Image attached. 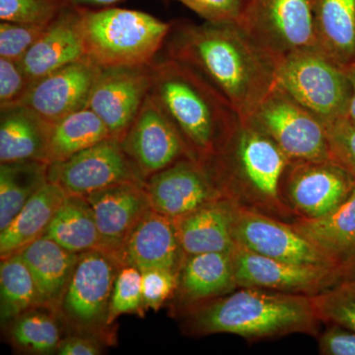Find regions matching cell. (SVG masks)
Here are the masks:
<instances>
[{
	"instance_id": "1",
	"label": "cell",
	"mask_w": 355,
	"mask_h": 355,
	"mask_svg": "<svg viewBox=\"0 0 355 355\" xmlns=\"http://www.w3.org/2000/svg\"><path fill=\"white\" fill-rule=\"evenodd\" d=\"M167 53L211 84L243 121L275 85L279 60L236 23L173 26Z\"/></svg>"
},
{
	"instance_id": "2",
	"label": "cell",
	"mask_w": 355,
	"mask_h": 355,
	"mask_svg": "<svg viewBox=\"0 0 355 355\" xmlns=\"http://www.w3.org/2000/svg\"><path fill=\"white\" fill-rule=\"evenodd\" d=\"M150 95L181 135L191 156L209 162L241 123L230 103L197 71L174 58L154 62Z\"/></svg>"
},
{
	"instance_id": "3",
	"label": "cell",
	"mask_w": 355,
	"mask_h": 355,
	"mask_svg": "<svg viewBox=\"0 0 355 355\" xmlns=\"http://www.w3.org/2000/svg\"><path fill=\"white\" fill-rule=\"evenodd\" d=\"M187 312L184 328L190 335L232 334L249 340L314 334L320 321L311 296L252 287H240Z\"/></svg>"
},
{
	"instance_id": "4",
	"label": "cell",
	"mask_w": 355,
	"mask_h": 355,
	"mask_svg": "<svg viewBox=\"0 0 355 355\" xmlns=\"http://www.w3.org/2000/svg\"><path fill=\"white\" fill-rule=\"evenodd\" d=\"M172 27L141 11L81 8L86 57L101 67L153 64Z\"/></svg>"
},
{
	"instance_id": "5",
	"label": "cell",
	"mask_w": 355,
	"mask_h": 355,
	"mask_svg": "<svg viewBox=\"0 0 355 355\" xmlns=\"http://www.w3.org/2000/svg\"><path fill=\"white\" fill-rule=\"evenodd\" d=\"M207 163L229 197L242 193L282 207V178L291 160L250 121L242 120L221 153Z\"/></svg>"
},
{
	"instance_id": "6",
	"label": "cell",
	"mask_w": 355,
	"mask_h": 355,
	"mask_svg": "<svg viewBox=\"0 0 355 355\" xmlns=\"http://www.w3.org/2000/svg\"><path fill=\"white\" fill-rule=\"evenodd\" d=\"M275 84L324 127L347 116L352 93L349 74L323 51H298L279 58Z\"/></svg>"
},
{
	"instance_id": "7",
	"label": "cell",
	"mask_w": 355,
	"mask_h": 355,
	"mask_svg": "<svg viewBox=\"0 0 355 355\" xmlns=\"http://www.w3.org/2000/svg\"><path fill=\"white\" fill-rule=\"evenodd\" d=\"M121 266L103 250L81 254L58 306L60 319L77 333L100 340L106 336L111 327L108 317L112 292Z\"/></svg>"
},
{
	"instance_id": "8",
	"label": "cell",
	"mask_w": 355,
	"mask_h": 355,
	"mask_svg": "<svg viewBox=\"0 0 355 355\" xmlns=\"http://www.w3.org/2000/svg\"><path fill=\"white\" fill-rule=\"evenodd\" d=\"M244 121L272 139L291 162L333 160L324 123L277 84Z\"/></svg>"
},
{
	"instance_id": "9",
	"label": "cell",
	"mask_w": 355,
	"mask_h": 355,
	"mask_svg": "<svg viewBox=\"0 0 355 355\" xmlns=\"http://www.w3.org/2000/svg\"><path fill=\"white\" fill-rule=\"evenodd\" d=\"M240 25L277 60L319 50L313 0H249Z\"/></svg>"
},
{
	"instance_id": "10",
	"label": "cell",
	"mask_w": 355,
	"mask_h": 355,
	"mask_svg": "<svg viewBox=\"0 0 355 355\" xmlns=\"http://www.w3.org/2000/svg\"><path fill=\"white\" fill-rule=\"evenodd\" d=\"M49 181L67 195L86 196L123 183L146 184L121 142L103 140L62 162L49 166Z\"/></svg>"
},
{
	"instance_id": "11",
	"label": "cell",
	"mask_w": 355,
	"mask_h": 355,
	"mask_svg": "<svg viewBox=\"0 0 355 355\" xmlns=\"http://www.w3.org/2000/svg\"><path fill=\"white\" fill-rule=\"evenodd\" d=\"M146 188L151 209L174 220L228 197L209 163L191 157L149 177Z\"/></svg>"
},
{
	"instance_id": "12",
	"label": "cell",
	"mask_w": 355,
	"mask_h": 355,
	"mask_svg": "<svg viewBox=\"0 0 355 355\" xmlns=\"http://www.w3.org/2000/svg\"><path fill=\"white\" fill-rule=\"evenodd\" d=\"M282 187L303 218H321L338 209L355 188V178L334 160L299 161L287 166Z\"/></svg>"
},
{
	"instance_id": "13",
	"label": "cell",
	"mask_w": 355,
	"mask_h": 355,
	"mask_svg": "<svg viewBox=\"0 0 355 355\" xmlns=\"http://www.w3.org/2000/svg\"><path fill=\"white\" fill-rule=\"evenodd\" d=\"M232 228L236 246L248 251L275 260L338 268L292 224L277 220L237 202Z\"/></svg>"
},
{
	"instance_id": "14",
	"label": "cell",
	"mask_w": 355,
	"mask_h": 355,
	"mask_svg": "<svg viewBox=\"0 0 355 355\" xmlns=\"http://www.w3.org/2000/svg\"><path fill=\"white\" fill-rule=\"evenodd\" d=\"M233 261L238 288L252 287L312 296L342 282L338 268L275 260L237 246Z\"/></svg>"
},
{
	"instance_id": "15",
	"label": "cell",
	"mask_w": 355,
	"mask_h": 355,
	"mask_svg": "<svg viewBox=\"0 0 355 355\" xmlns=\"http://www.w3.org/2000/svg\"><path fill=\"white\" fill-rule=\"evenodd\" d=\"M121 146L144 180L184 158H193L153 96H147Z\"/></svg>"
},
{
	"instance_id": "16",
	"label": "cell",
	"mask_w": 355,
	"mask_h": 355,
	"mask_svg": "<svg viewBox=\"0 0 355 355\" xmlns=\"http://www.w3.org/2000/svg\"><path fill=\"white\" fill-rule=\"evenodd\" d=\"M151 65L102 67L87 107L106 125L112 139L121 141L150 94Z\"/></svg>"
},
{
	"instance_id": "17",
	"label": "cell",
	"mask_w": 355,
	"mask_h": 355,
	"mask_svg": "<svg viewBox=\"0 0 355 355\" xmlns=\"http://www.w3.org/2000/svg\"><path fill=\"white\" fill-rule=\"evenodd\" d=\"M101 69L91 58H81L35 81L20 104L48 123H55L87 107Z\"/></svg>"
},
{
	"instance_id": "18",
	"label": "cell",
	"mask_w": 355,
	"mask_h": 355,
	"mask_svg": "<svg viewBox=\"0 0 355 355\" xmlns=\"http://www.w3.org/2000/svg\"><path fill=\"white\" fill-rule=\"evenodd\" d=\"M99 231L100 250L116 257L128 235L151 209L146 184L123 183L86 196Z\"/></svg>"
},
{
	"instance_id": "19",
	"label": "cell",
	"mask_w": 355,
	"mask_h": 355,
	"mask_svg": "<svg viewBox=\"0 0 355 355\" xmlns=\"http://www.w3.org/2000/svg\"><path fill=\"white\" fill-rule=\"evenodd\" d=\"M184 257L174 219L150 209L114 258L121 266H135L140 272L158 268L178 273Z\"/></svg>"
},
{
	"instance_id": "20",
	"label": "cell",
	"mask_w": 355,
	"mask_h": 355,
	"mask_svg": "<svg viewBox=\"0 0 355 355\" xmlns=\"http://www.w3.org/2000/svg\"><path fill=\"white\" fill-rule=\"evenodd\" d=\"M81 8L65 6L19 64L30 85L65 65L86 58L80 30Z\"/></svg>"
},
{
	"instance_id": "21",
	"label": "cell",
	"mask_w": 355,
	"mask_h": 355,
	"mask_svg": "<svg viewBox=\"0 0 355 355\" xmlns=\"http://www.w3.org/2000/svg\"><path fill=\"white\" fill-rule=\"evenodd\" d=\"M234 200L231 197L219 198L175 220L184 256L234 251Z\"/></svg>"
},
{
	"instance_id": "22",
	"label": "cell",
	"mask_w": 355,
	"mask_h": 355,
	"mask_svg": "<svg viewBox=\"0 0 355 355\" xmlns=\"http://www.w3.org/2000/svg\"><path fill=\"white\" fill-rule=\"evenodd\" d=\"M238 288L233 252L184 256L178 272L177 293L189 308L221 297Z\"/></svg>"
},
{
	"instance_id": "23",
	"label": "cell",
	"mask_w": 355,
	"mask_h": 355,
	"mask_svg": "<svg viewBox=\"0 0 355 355\" xmlns=\"http://www.w3.org/2000/svg\"><path fill=\"white\" fill-rule=\"evenodd\" d=\"M36 284L40 306L57 311L81 254L72 253L48 237L21 250Z\"/></svg>"
},
{
	"instance_id": "24",
	"label": "cell",
	"mask_w": 355,
	"mask_h": 355,
	"mask_svg": "<svg viewBox=\"0 0 355 355\" xmlns=\"http://www.w3.org/2000/svg\"><path fill=\"white\" fill-rule=\"evenodd\" d=\"M0 110V163L48 162L51 123L20 103Z\"/></svg>"
},
{
	"instance_id": "25",
	"label": "cell",
	"mask_w": 355,
	"mask_h": 355,
	"mask_svg": "<svg viewBox=\"0 0 355 355\" xmlns=\"http://www.w3.org/2000/svg\"><path fill=\"white\" fill-rule=\"evenodd\" d=\"M292 226L342 275L343 268L355 257V188L349 198L329 216L316 219L299 217Z\"/></svg>"
},
{
	"instance_id": "26",
	"label": "cell",
	"mask_w": 355,
	"mask_h": 355,
	"mask_svg": "<svg viewBox=\"0 0 355 355\" xmlns=\"http://www.w3.org/2000/svg\"><path fill=\"white\" fill-rule=\"evenodd\" d=\"M67 193L58 184L48 181L22 207L7 227L0 231L1 258L18 253L43 237L51 219Z\"/></svg>"
},
{
	"instance_id": "27",
	"label": "cell",
	"mask_w": 355,
	"mask_h": 355,
	"mask_svg": "<svg viewBox=\"0 0 355 355\" xmlns=\"http://www.w3.org/2000/svg\"><path fill=\"white\" fill-rule=\"evenodd\" d=\"M319 50L345 69L355 65V0H313Z\"/></svg>"
},
{
	"instance_id": "28",
	"label": "cell",
	"mask_w": 355,
	"mask_h": 355,
	"mask_svg": "<svg viewBox=\"0 0 355 355\" xmlns=\"http://www.w3.org/2000/svg\"><path fill=\"white\" fill-rule=\"evenodd\" d=\"M44 236L76 254L100 249L101 245L92 207L83 196H67Z\"/></svg>"
},
{
	"instance_id": "29",
	"label": "cell",
	"mask_w": 355,
	"mask_h": 355,
	"mask_svg": "<svg viewBox=\"0 0 355 355\" xmlns=\"http://www.w3.org/2000/svg\"><path fill=\"white\" fill-rule=\"evenodd\" d=\"M108 139V128L86 107L51 123L48 162H62Z\"/></svg>"
},
{
	"instance_id": "30",
	"label": "cell",
	"mask_w": 355,
	"mask_h": 355,
	"mask_svg": "<svg viewBox=\"0 0 355 355\" xmlns=\"http://www.w3.org/2000/svg\"><path fill=\"white\" fill-rule=\"evenodd\" d=\"M49 166L39 160L0 163V231L49 181Z\"/></svg>"
},
{
	"instance_id": "31",
	"label": "cell",
	"mask_w": 355,
	"mask_h": 355,
	"mask_svg": "<svg viewBox=\"0 0 355 355\" xmlns=\"http://www.w3.org/2000/svg\"><path fill=\"white\" fill-rule=\"evenodd\" d=\"M60 314L39 307L23 313L6 327L9 342L16 349L32 354H53L62 342Z\"/></svg>"
},
{
	"instance_id": "32",
	"label": "cell",
	"mask_w": 355,
	"mask_h": 355,
	"mask_svg": "<svg viewBox=\"0 0 355 355\" xmlns=\"http://www.w3.org/2000/svg\"><path fill=\"white\" fill-rule=\"evenodd\" d=\"M39 306L36 284L20 253L1 258L0 322L2 328H6L23 313Z\"/></svg>"
},
{
	"instance_id": "33",
	"label": "cell",
	"mask_w": 355,
	"mask_h": 355,
	"mask_svg": "<svg viewBox=\"0 0 355 355\" xmlns=\"http://www.w3.org/2000/svg\"><path fill=\"white\" fill-rule=\"evenodd\" d=\"M320 321L355 331V279H345L311 296Z\"/></svg>"
},
{
	"instance_id": "34",
	"label": "cell",
	"mask_w": 355,
	"mask_h": 355,
	"mask_svg": "<svg viewBox=\"0 0 355 355\" xmlns=\"http://www.w3.org/2000/svg\"><path fill=\"white\" fill-rule=\"evenodd\" d=\"M146 312L142 297L141 272L135 266H121L114 280L110 302V326L121 315H137L144 318Z\"/></svg>"
},
{
	"instance_id": "35",
	"label": "cell",
	"mask_w": 355,
	"mask_h": 355,
	"mask_svg": "<svg viewBox=\"0 0 355 355\" xmlns=\"http://www.w3.org/2000/svg\"><path fill=\"white\" fill-rule=\"evenodd\" d=\"M65 6L64 0H0V19L24 24L48 25Z\"/></svg>"
},
{
	"instance_id": "36",
	"label": "cell",
	"mask_w": 355,
	"mask_h": 355,
	"mask_svg": "<svg viewBox=\"0 0 355 355\" xmlns=\"http://www.w3.org/2000/svg\"><path fill=\"white\" fill-rule=\"evenodd\" d=\"M49 25V24H48ZM48 25L0 23V58L20 62Z\"/></svg>"
},
{
	"instance_id": "37",
	"label": "cell",
	"mask_w": 355,
	"mask_h": 355,
	"mask_svg": "<svg viewBox=\"0 0 355 355\" xmlns=\"http://www.w3.org/2000/svg\"><path fill=\"white\" fill-rule=\"evenodd\" d=\"M142 297L146 310H160L176 295L178 273L167 270H147L141 272Z\"/></svg>"
},
{
	"instance_id": "38",
	"label": "cell",
	"mask_w": 355,
	"mask_h": 355,
	"mask_svg": "<svg viewBox=\"0 0 355 355\" xmlns=\"http://www.w3.org/2000/svg\"><path fill=\"white\" fill-rule=\"evenodd\" d=\"M331 159L355 178V123L340 119L326 125Z\"/></svg>"
},
{
	"instance_id": "39",
	"label": "cell",
	"mask_w": 355,
	"mask_h": 355,
	"mask_svg": "<svg viewBox=\"0 0 355 355\" xmlns=\"http://www.w3.org/2000/svg\"><path fill=\"white\" fill-rule=\"evenodd\" d=\"M205 22L240 24L249 0H177Z\"/></svg>"
},
{
	"instance_id": "40",
	"label": "cell",
	"mask_w": 355,
	"mask_h": 355,
	"mask_svg": "<svg viewBox=\"0 0 355 355\" xmlns=\"http://www.w3.org/2000/svg\"><path fill=\"white\" fill-rule=\"evenodd\" d=\"M29 86L19 62L0 58V108L19 104Z\"/></svg>"
},
{
	"instance_id": "41",
	"label": "cell",
	"mask_w": 355,
	"mask_h": 355,
	"mask_svg": "<svg viewBox=\"0 0 355 355\" xmlns=\"http://www.w3.org/2000/svg\"><path fill=\"white\" fill-rule=\"evenodd\" d=\"M319 352L326 355H355V331L330 324L320 336Z\"/></svg>"
},
{
	"instance_id": "42",
	"label": "cell",
	"mask_w": 355,
	"mask_h": 355,
	"mask_svg": "<svg viewBox=\"0 0 355 355\" xmlns=\"http://www.w3.org/2000/svg\"><path fill=\"white\" fill-rule=\"evenodd\" d=\"M102 354L100 338L88 335L65 336L58 345L55 354L98 355Z\"/></svg>"
},
{
	"instance_id": "43",
	"label": "cell",
	"mask_w": 355,
	"mask_h": 355,
	"mask_svg": "<svg viewBox=\"0 0 355 355\" xmlns=\"http://www.w3.org/2000/svg\"><path fill=\"white\" fill-rule=\"evenodd\" d=\"M69 6L80 7V8L93 9L94 7H108L123 0H64Z\"/></svg>"
},
{
	"instance_id": "44",
	"label": "cell",
	"mask_w": 355,
	"mask_h": 355,
	"mask_svg": "<svg viewBox=\"0 0 355 355\" xmlns=\"http://www.w3.org/2000/svg\"><path fill=\"white\" fill-rule=\"evenodd\" d=\"M347 74H349L352 88V99H350L349 108V112H347V118L349 119L350 121L355 123V65L354 67L347 69Z\"/></svg>"
},
{
	"instance_id": "45",
	"label": "cell",
	"mask_w": 355,
	"mask_h": 355,
	"mask_svg": "<svg viewBox=\"0 0 355 355\" xmlns=\"http://www.w3.org/2000/svg\"><path fill=\"white\" fill-rule=\"evenodd\" d=\"M342 279L343 280L355 279V257L343 268Z\"/></svg>"
},
{
	"instance_id": "46",
	"label": "cell",
	"mask_w": 355,
	"mask_h": 355,
	"mask_svg": "<svg viewBox=\"0 0 355 355\" xmlns=\"http://www.w3.org/2000/svg\"></svg>"
}]
</instances>
